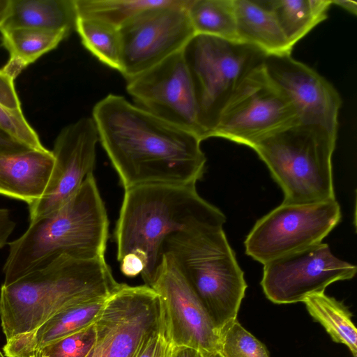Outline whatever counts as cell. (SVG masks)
I'll return each mask as SVG.
<instances>
[{
  "instance_id": "6da1fadb",
  "label": "cell",
  "mask_w": 357,
  "mask_h": 357,
  "mask_svg": "<svg viewBox=\"0 0 357 357\" xmlns=\"http://www.w3.org/2000/svg\"><path fill=\"white\" fill-rule=\"evenodd\" d=\"M99 141L124 190L149 184L196 185L205 170L200 138L108 94L93 107Z\"/></svg>"
},
{
  "instance_id": "7a4b0ae2",
  "label": "cell",
  "mask_w": 357,
  "mask_h": 357,
  "mask_svg": "<svg viewBox=\"0 0 357 357\" xmlns=\"http://www.w3.org/2000/svg\"><path fill=\"white\" fill-rule=\"evenodd\" d=\"M226 218L204 199L196 185L149 184L124 190L114 231L116 257L128 277L141 275L150 286L172 235L223 227Z\"/></svg>"
},
{
  "instance_id": "3957f363",
  "label": "cell",
  "mask_w": 357,
  "mask_h": 357,
  "mask_svg": "<svg viewBox=\"0 0 357 357\" xmlns=\"http://www.w3.org/2000/svg\"><path fill=\"white\" fill-rule=\"evenodd\" d=\"M121 283L105 256L82 259L61 255L0 289V319L6 340L31 331L56 314L106 298Z\"/></svg>"
},
{
  "instance_id": "277c9868",
  "label": "cell",
  "mask_w": 357,
  "mask_h": 357,
  "mask_svg": "<svg viewBox=\"0 0 357 357\" xmlns=\"http://www.w3.org/2000/svg\"><path fill=\"white\" fill-rule=\"evenodd\" d=\"M109 220L93 174L78 191L53 213L29 224L9 243L2 284L14 282L61 255L82 259L105 256Z\"/></svg>"
},
{
  "instance_id": "5b68a950",
  "label": "cell",
  "mask_w": 357,
  "mask_h": 357,
  "mask_svg": "<svg viewBox=\"0 0 357 357\" xmlns=\"http://www.w3.org/2000/svg\"><path fill=\"white\" fill-rule=\"evenodd\" d=\"M163 256L194 291L217 333L236 319L247 284L223 227L173 234L164 243Z\"/></svg>"
},
{
  "instance_id": "8992f818",
  "label": "cell",
  "mask_w": 357,
  "mask_h": 357,
  "mask_svg": "<svg viewBox=\"0 0 357 357\" xmlns=\"http://www.w3.org/2000/svg\"><path fill=\"white\" fill-rule=\"evenodd\" d=\"M336 139V134L321 126L298 123L252 149L281 187L282 203H316L335 199L332 155Z\"/></svg>"
},
{
  "instance_id": "52a82bcc",
  "label": "cell",
  "mask_w": 357,
  "mask_h": 357,
  "mask_svg": "<svg viewBox=\"0 0 357 357\" xmlns=\"http://www.w3.org/2000/svg\"><path fill=\"white\" fill-rule=\"evenodd\" d=\"M182 53L193 84L204 140L211 137L236 88L266 55L246 43L202 34L195 35Z\"/></svg>"
},
{
  "instance_id": "ba28073f",
  "label": "cell",
  "mask_w": 357,
  "mask_h": 357,
  "mask_svg": "<svg viewBox=\"0 0 357 357\" xmlns=\"http://www.w3.org/2000/svg\"><path fill=\"white\" fill-rule=\"evenodd\" d=\"M298 123L295 107L263 62L245 76L228 100L211 137H222L252 149Z\"/></svg>"
},
{
  "instance_id": "9c48e42d",
  "label": "cell",
  "mask_w": 357,
  "mask_h": 357,
  "mask_svg": "<svg viewBox=\"0 0 357 357\" xmlns=\"http://www.w3.org/2000/svg\"><path fill=\"white\" fill-rule=\"evenodd\" d=\"M335 199L310 204H284L259 219L245 241V252L264 264L322 240L341 220Z\"/></svg>"
},
{
  "instance_id": "30bf717a",
  "label": "cell",
  "mask_w": 357,
  "mask_h": 357,
  "mask_svg": "<svg viewBox=\"0 0 357 357\" xmlns=\"http://www.w3.org/2000/svg\"><path fill=\"white\" fill-rule=\"evenodd\" d=\"M189 1L168 0L147 8L118 29L119 72L126 80L182 51L196 35L187 13Z\"/></svg>"
},
{
  "instance_id": "8fae6325",
  "label": "cell",
  "mask_w": 357,
  "mask_h": 357,
  "mask_svg": "<svg viewBox=\"0 0 357 357\" xmlns=\"http://www.w3.org/2000/svg\"><path fill=\"white\" fill-rule=\"evenodd\" d=\"M94 326L92 357H131L146 335L162 328L158 295L146 284L121 283L106 299Z\"/></svg>"
},
{
  "instance_id": "7c38bea8",
  "label": "cell",
  "mask_w": 357,
  "mask_h": 357,
  "mask_svg": "<svg viewBox=\"0 0 357 357\" xmlns=\"http://www.w3.org/2000/svg\"><path fill=\"white\" fill-rule=\"evenodd\" d=\"M356 273V266L319 243L264 264L261 285L271 302L289 304L323 293L331 283L351 279Z\"/></svg>"
},
{
  "instance_id": "4fadbf2b",
  "label": "cell",
  "mask_w": 357,
  "mask_h": 357,
  "mask_svg": "<svg viewBox=\"0 0 357 357\" xmlns=\"http://www.w3.org/2000/svg\"><path fill=\"white\" fill-rule=\"evenodd\" d=\"M126 83L137 106L203 140L194 87L182 51Z\"/></svg>"
},
{
  "instance_id": "5bb4252c",
  "label": "cell",
  "mask_w": 357,
  "mask_h": 357,
  "mask_svg": "<svg viewBox=\"0 0 357 357\" xmlns=\"http://www.w3.org/2000/svg\"><path fill=\"white\" fill-rule=\"evenodd\" d=\"M158 294L162 328L170 346H187L204 356L217 353L218 333L199 299L172 261L163 256L149 286Z\"/></svg>"
},
{
  "instance_id": "9a60e30c",
  "label": "cell",
  "mask_w": 357,
  "mask_h": 357,
  "mask_svg": "<svg viewBox=\"0 0 357 357\" xmlns=\"http://www.w3.org/2000/svg\"><path fill=\"white\" fill-rule=\"evenodd\" d=\"M99 141L92 118L83 117L64 127L52 151L54 165L43 197L29 205L30 222L49 215L63 206L93 174Z\"/></svg>"
},
{
  "instance_id": "2e32d148",
  "label": "cell",
  "mask_w": 357,
  "mask_h": 357,
  "mask_svg": "<svg viewBox=\"0 0 357 357\" xmlns=\"http://www.w3.org/2000/svg\"><path fill=\"white\" fill-rule=\"evenodd\" d=\"M264 63L295 107L299 123L337 134L341 97L325 77L289 55H268Z\"/></svg>"
},
{
  "instance_id": "e0dca14e",
  "label": "cell",
  "mask_w": 357,
  "mask_h": 357,
  "mask_svg": "<svg viewBox=\"0 0 357 357\" xmlns=\"http://www.w3.org/2000/svg\"><path fill=\"white\" fill-rule=\"evenodd\" d=\"M54 165L53 153L47 149L0 155V195L34 203L44 195Z\"/></svg>"
},
{
  "instance_id": "ac0fdd59",
  "label": "cell",
  "mask_w": 357,
  "mask_h": 357,
  "mask_svg": "<svg viewBox=\"0 0 357 357\" xmlns=\"http://www.w3.org/2000/svg\"><path fill=\"white\" fill-rule=\"evenodd\" d=\"M239 42L252 45L266 56L289 55L293 46L263 1L234 0Z\"/></svg>"
},
{
  "instance_id": "d6986e66",
  "label": "cell",
  "mask_w": 357,
  "mask_h": 357,
  "mask_svg": "<svg viewBox=\"0 0 357 357\" xmlns=\"http://www.w3.org/2000/svg\"><path fill=\"white\" fill-rule=\"evenodd\" d=\"M2 45L9 54L1 69L15 79L30 64L55 49L70 33L66 31L33 28L0 29Z\"/></svg>"
},
{
  "instance_id": "ffe728a7",
  "label": "cell",
  "mask_w": 357,
  "mask_h": 357,
  "mask_svg": "<svg viewBox=\"0 0 357 357\" xmlns=\"http://www.w3.org/2000/svg\"><path fill=\"white\" fill-rule=\"evenodd\" d=\"M74 0H13L11 14L1 29L66 31L75 28Z\"/></svg>"
},
{
  "instance_id": "44dd1931",
  "label": "cell",
  "mask_w": 357,
  "mask_h": 357,
  "mask_svg": "<svg viewBox=\"0 0 357 357\" xmlns=\"http://www.w3.org/2000/svg\"><path fill=\"white\" fill-rule=\"evenodd\" d=\"M294 47L328 17L331 0H263Z\"/></svg>"
},
{
  "instance_id": "7402d4cb",
  "label": "cell",
  "mask_w": 357,
  "mask_h": 357,
  "mask_svg": "<svg viewBox=\"0 0 357 357\" xmlns=\"http://www.w3.org/2000/svg\"><path fill=\"white\" fill-rule=\"evenodd\" d=\"M303 303L311 317L326 329L333 340L346 345L353 357H357L356 328L348 309L324 292L312 294Z\"/></svg>"
},
{
  "instance_id": "603a6c76",
  "label": "cell",
  "mask_w": 357,
  "mask_h": 357,
  "mask_svg": "<svg viewBox=\"0 0 357 357\" xmlns=\"http://www.w3.org/2000/svg\"><path fill=\"white\" fill-rule=\"evenodd\" d=\"M187 13L196 34L239 42L234 0H190Z\"/></svg>"
},
{
  "instance_id": "cb8c5ba5",
  "label": "cell",
  "mask_w": 357,
  "mask_h": 357,
  "mask_svg": "<svg viewBox=\"0 0 357 357\" xmlns=\"http://www.w3.org/2000/svg\"><path fill=\"white\" fill-rule=\"evenodd\" d=\"M75 29L86 49L100 62L120 70L121 42L116 28L96 18L77 16Z\"/></svg>"
},
{
  "instance_id": "d4e9b609",
  "label": "cell",
  "mask_w": 357,
  "mask_h": 357,
  "mask_svg": "<svg viewBox=\"0 0 357 357\" xmlns=\"http://www.w3.org/2000/svg\"><path fill=\"white\" fill-rule=\"evenodd\" d=\"M168 0H74L77 16L93 17L117 29L142 11Z\"/></svg>"
},
{
  "instance_id": "484cf974",
  "label": "cell",
  "mask_w": 357,
  "mask_h": 357,
  "mask_svg": "<svg viewBox=\"0 0 357 357\" xmlns=\"http://www.w3.org/2000/svg\"><path fill=\"white\" fill-rule=\"evenodd\" d=\"M217 353L221 357H269L264 345L237 319L218 333Z\"/></svg>"
},
{
  "instance_id": "4316f807",
  "label": "cell",
  "mask_w": 357,
  "mask_h": 357,
  "mask_svg": "<svg viewBox=\"0 0 357 357\" xmlns=\"http://www.w3.org/2000/svg\"><path fill=\"white\" fill-rule=\"evenodd\" d=\"M94 324L56 340L41 350L50 357H86L95 346Z\"/></svg>"
},
{
  "instance_id": "83f0119b",
  "label": "cell",
  "mask_w": 357,
  "mask_h": 357,
  "mask_svg": "<svg viewBox=\"0 0 357 357\" xmlns=\"http://www.w3.org/2000/svg\"><path fill=\"white\" fill-rule=\"evenodd\" d=\"M0 128L31 149H46L22 109H10L0 104Z\"/></svg>"
},
{
  "instance_id": "f1b7e54d",
  "label": "cell",
  "mask_w": 357,
  "mask_h": 357,
  "mask_svg": "<svg viewBox=\"0 0 357 357\" xmlns=\"http://www.w3.org/2000/svg\"><path fill=\"white\" fill-rule=\"evenodd\" d=\"M169 347L161 328L146 335L131 357H163L167 354Z\"/></svg>"
},
{
  "instance_id": "f546056e",
  "label": "cell",
  "mask_w": 357,
  "mask_h": 357,
  "mask_svg": "<svg viewBox=\"0 0 357 357\" xmlns=\"http://www.w3.org/2000/svg\"><path fill=\"white\" fill-rule=\"evenodd\" d=\"M0 104L10 109H22L14 79L0 70Z\"/></svg>"
},
{
  "instance_id": "4dcf8cb0",
  "label": "cell",
  "mask_w": 357,
  "mask_h": 357,
  "mask_svg": "<svg viewBox=\"0 0 357 357\" xmlns=\"http://www.w3.org/2000/svg\"><path fill=\"white\" fill-rule=\"evenodd\" d=\"M29 147L17 141L0 128V155H8L30 150Z\"/></svg>"
},
{
  "instance_id": "1f68e13d",
  "label": "cell",
  "mask_w": 357,
  "mask_h": 357,
  "mask_svg": "<svg viewBox=\"0 0 357 357\" xmlns=\"http://www.w3.org/2000/svg\"><path fill=\"white\" fill-rule=\"evenodd\" d=\"M15 225L16 223L10 211L6 208H0V249L7 243Z\"/></svg>"
},
{
  "instance_id": "d6a6232c",
  "label": "cell",
  "mask_w": 357,
  "mask_h": 357,
  "mask_svg": "<svg viewBox=\"0 0 357 357\" xmlns=\"http://www.w3.org/2000/svg\"><path fill=\"white\" fill-rule=\"evenodd\" d=\"M167 357H205L204 354L193 347L170 346Z\"/></svg>"
},
{
  "instance_id": "836d02e7",
  "label": "cell",
  "mask_w": 357,
  "mask_h": 357,
  "mask_svg": "<svg viewBox=\"0 0 357 357\" xmlns=\"http://www.w3.org/2000/svg\"><path fill=\"white\" fill-rule=\"evenodd\" d=\"M13 0H0V29L11 14Z\"/></svg>"
},
{
  "instance_id": "e575fe53",
  "label": "cell",
  "mask_w": 357,
  "mask_h": 357,
  "mask_svg": "<svg viewBox=\"0 0 357 357\" xmlns=\"http://www.w3.org/2000/svg\"><path fill=\"white\" fill-rule=\"evenodd\" d=\"M332 4H335L349 12L351 14L356 15L357 2L351 0H331Z\"/></svg>"
},
{
  "instance_id": "d590c367",
  "label": "cell",
  "mask_w": 357,
  "mask_h": 357,
  "mask_svg": "<svg viewBox=\"0 0 357 357\" xmlns=\"http://www.w3.org/2000/svg\"><path fill=\"white\" fill-rule=\"evenodd\" d=\"M27 357H50L47 354H46L43 350H39L35 351L31 355L27 356Z\"/></svg>"
},
{
  "instance_id": "8d00e7d4",
  "label": "cell",
  "mask_w": 357,
  "mask_h": 357,
  "mask_svg": "<svg viewBox=\"0 0 357 357\" xmlns=\"http://www.w3.org/2000/svg\"><path fill=\"white\" fill-rule=\"evenodd\" d=\"M205 357H221L218 353L206 355Z\"/></svg>"
},
{
  "instance_id": "74e56055",
  "label": "cell",
  "mask_w": 357,
  "mask_h": 357,
  "mask_svg": "<svg viewBox=\"0 0 357 357\" xmlns=\"http://www.w3.org/2000/svg\"><path fill=\"white\" fill-rule=\"evenodd\" d=\"M0 357H6V356L4 355L3 351H0Z\"/></svg>"
},
{
  "instance_id": "f35d334b",
  "label": "cell",
  "mask_w": 357,
  "mask_h": 357,
  "mask_svg": "<svg viewBox=\"0 0 357 357\" xmlns=\"http://www.w3.org/2000/svg\"><path fill=\"white\" fill-rule=\"evenodd\" d=\"M167 354L165 356H164L163 357H167Z\"/></svg>"
}]
</instances>
